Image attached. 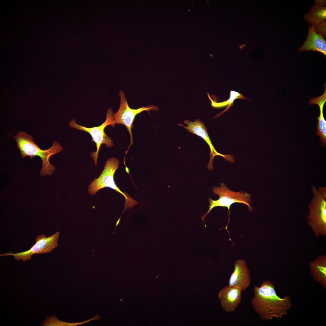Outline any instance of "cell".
Listing matches in <instances>:
<instances>
[{
  "label": "cell",
  "instance_id": "6da1fadb",
  "mask_svg": "<svg viewBox=\"0 0 326 326\" xmlns=\"http://www.w3.org/2000/svg\"><path fill=\"white\" fill-rule=\"evenodd\" d=\"M254 293L252 306L263 320L281 318L287 315L292 306L290 296L286 295L282 298L279 297L274 284L270 281L265 280L260 286H255Z\"/></svg>",
  "mask_w": 326,
  "mask_h": 326
},
{
  "label": "cell",
  "instance_id": "7a4b0ae2",
  "mask_svg": "<svg viewBox=\"0 0 326 326\" xmlns=\"http://www.w3.org/2000/svg\"><path fill=\"white\" fill-rule=\"evenodd\" d=\"M13 138L17 142V146L20 151L21 157L29 156L30 159L37 156L42 159V169L40 174V176H51L54 172L55 167L50 162V157L62 151L63 149L59 142L54 141L48 149L42 150L34 141L32 136L24 131L17 133Z\"/></svg>",
  "mask_w": 326,
  "mask_h": 326
},
{
  "label": "cell",
  "instance_id": "3957f363",
  "mask_svg": "<svg viewBox=\"0 0 326 326\" xmlns=\"http://www.w3.org/2000/svg\"><path fill=\"white\" fill-rule=\"evenodd\" d=\"M119 161L117 158L113 157L109 159L105 163L104 169L99 177L91 182V184L88 188V192L90 194L94 196L100 190L107 187L121 194L125 199L123 214L127 209L131 208L138 203L128 193L122 192L115 182L114 175L116 170L119 168Z\"/></svg>",
  "mask_w": 326,
  "mask_h": 326
},
{
  "label": "cell",
  "instance_id": "277c9868",
  "mask_svg": "<svg viewBox=\"0 0 326 326\" xmlns=\"http://www.w3.org/2000/svg\"><path fill=\"white\" fill-rule=\"evenodd\" d=\"M113 113L112 109L109 108L107 111L106 119L104 122L99 126L90 128L78 124L74 119H72L69 122V125L70 127L88 133L91 136L92 141L96 144L97 149L96 152H93L90 155L95 165L97 164L99 151L101 145L104 144L108 148H111L113 145V141L104 131V129L107 126L111 125L113 127L114 126L115 124L113 119Z\"/></svg>",
  "mask_w": 326,
  "mask_h": 326
},
{
  "label": "cell",
  "instance_id": "5b68a950",
  "mask_svg": "<svg viewBox=\"0 0 326 326\" xmlns=\"http://www.w3.org/2000/svg\"><path fill=\"white\" fill-rule=\"evenodd\" d=\"M220 186H214L213 187V193L219 195V198L217 200H213L211 198L209 199V209L205 215L201 217L203 221L204 220L206 215L213 208L216 206L226 207L229 210V215L230 206L235 203L245 204L248 206L249 210H252V208L249 204L252 200L251 194L245 191L237 192L232 191L224 183H220Z\"/></svg>",
  "mask_w": 326,
  "mask_h": 326
},
{
  "label": "cell",
  "instance_id": "8992f818",
  "mask_svg": "<svg viewBox=\"0 0 326 326\" xmlns=\"http://www.w3.org/2000/svg\"><path fill=\"white\" fill-rule=\"evenodd\" d=\"M60 234V233L57 231L53 235L47 237L45 235L42 234L36 237L35 243L29 250L16 253H13L12 252H7L1 254L0 256H13L16 261L22 260L25 261L30 260L34 254L49 253L57 247Z\"/></svg>",
  "mask_w": 326,
  "mask_h": 326
},
{
  "label": "cell",
  "instance_id": "52a82bcc",
  "mask_svg": "<svg viewBox=\"0 0 326 326\" xmlns=\"http://www.w3.org/2000/svg\"><path fill=\"white\" fill-rule=\"evenodd\" d=\"M119 95L120 99V106L117 111L113 113V119L115 124H123L127 128L130 137V144L129 148L133 144L132 128L136 116L143 111L157 110L158 108L157 106L151 105L143 107L136 109H132L129 107L125 95L123 91H119Z\"/></svg>",
  "mask_w": 326,
  "mask_h": 326
},
{
  "label": "cell",
  "instance_id": "ba28073f",
  "mask_svg": "<svg viewBox=\"0 0 326 326\" xmlns=\"http://www.w3.org/2000/svg\"><path fill=\"white\" fill-rule=\"evenodd\" d=\"M251 282L250 271L245 260L242 259L236 260L228 286L238 287L242 291H245L250 286Z\"/></svg>",
  "mask_w": 326,
  "mask_h": 326
},
{
  "label": "cell",
  "instance_id": "9c48e42d",
  "mask_svg": "<svg viewBox=\"0 0 326 326\" xmlns=\"http://www.w3.org/2000/svg\"><path fill=\"white\" fill-rule=\"evenodd\" d=\"M184 122L185 124L187 125V126H184L182 124L180 123L178 124L177 125L183 126L189 132L200 136L209 145L210 150V160L207 167L209 170L213 168V159L215 156H221L225 158L227 157L228 155H223L216 151L212 143L206 128L204 126V123L200 120L197 119L194 122L190 121L189 120H185Z\"/></svg>",
  "mask_w": 326,
  "mask_h": 326
},
{
  "label": "cell",
  "instance_id": "30bf717a",
  "mask_svg": "<svg viewBox=\"0 0 326 326\" xmlns=\"http://www.w3.org/2000/svg\"><path fill=\"white\" fill-rule=\"evenodd\" d=\"M242 291L237 286H225L222 288L218 296L222 309L227 313L235 311L241 302Z\"/></svg>",
  "mask_w": 326,
  "mask_h": 326
},
{
  "label": "cell",
  "instance_id": "8fae6325",
  "mask_svg": "<svg viewBox=\"0 0 326 326\" xmlns=\"http://www.w3.org/2000/svg\"><path fill=\"white\" fill-rule=\"evenodd\" d=\"M312 197L309 205V218L312 221L325 224L326 222V198L314 186L311 188Z\"/></svg>",
  "mask_w": 326,
  "mask_h": 326
},
{
  "label": "cell",
  "instance_id": "7c38bea8",
  "mask_svg": "<svg viewBox=\"0 0 326 326\" xmlns=\"http://www.w3.org/2000/svg\"><path fill=\"white\" fill-rule=\"evenodd\" d=\"M313 51L326 56V42L323 37L317 33L312 26H309L308 36L299 51Z\"/></svg>",
  "mask_w": 326,
  "mask_h": 326
},
{
  "label": "cell",
  "instance_id": "4fadbf2b",
  "mask_svg": "<svg viewBox=\"0 0 326 326\" xmlns=\"http://www.w3.org/2000/svg\"><path fill=\"white\" fill-rule=\"evenodd\" d=\"M325 1L316 0L315 4L304 16L305 20L313 26L325 21L326 19Z\"/></svg>",
  "mask_w": 326,
  "mask_h": 326
},
{
  "label": "cell",
  "instance_id": "5bb4252c",
  "mask_svg": "<svg viewBox=\"0 0 326 326\" xmlns=\"http://www.w3.org/2000/svg\"><path fill=\"white\" fill-rule=\"evenodd\" d=\"M311 273L313 280L326 288V268L324 260H317L311 264Z\"/></svg>",
  "mask_w": 326,
  "mask_h": 326
},
{
  "label": "cell",
  "instance_id": "9a60e30c",
  "mask_svg": "<svg viewBox=\"0 0 326 326\" xmlns=\"http://www.w3.org/2000/svg\"><path fill=\"white\" fill-rule=\"evenodd\" d=\"M324 103L321 102L318 104L320 110V115L318 118V121L317 133L320 137L322 145L325 147L326 144V121L324 118L323 107Z\"/></svg>",
  "mask_w": 326,
  "mask_h": 326
},
{
  "label": "cell",
  "instance_id": "2e32d148",
  "mask_svg": "<svg viewBox=\"0 0 326 326\" xmlns=\"http://www.w3.org/2000/svg\"><path fill=\"white\" fill-rule=\"evenodd\" d=\"M208 97L211 102V105L214 107L219 108L229 106L227 108L224 110V112L230 108L231 106L233 105L234 101L237 98L241 99H247L243 95L238 92L234 91H230V97L227 100L221 102L217 103L215 101H213L209 97V94H208Z\"/></svg>",
  "mask_w": 326,
  "mask_h": 326
},
{
  "label": "cell",
  "instance_id": "e0dca14e",
  "mask_svg": "<svg viewBox=\"0 0 326 326\" xmlns=\"http://www.w3.org/2000/svg\"><path fill=\"white\" fill-rule=\"evenodd\" d=\"M53 323L51 324V325L53 326H76L78 325H81L85 323H88L91 320H96L97 319L96 317L95 316L94 317L90 319L81 322H76L69 323L60 321L56 317H53Z\"/></svg>",
  "mask_w": 326,
  "mask_h": 326
},
{
  "label": "cell",
  "instance_id": "ac0fdd59",
  "mask_svg": "<svg viewBox=\"0 0 326 326\" xmlns=\"http://www.w3.org/2000/svg\"><path fill=\"white\" fill-rule=\"evenodd\" d=\"M312 26L315 31L318 34L326 37V21Z\"/></svg>",
  "mask_w": 326,
  "mask_h": 326
},
{
  "label": "cell",
  "instance_id": "d6986e66",
  "mask_svg": "<svg viewBox=\"0 0 326 326\" xmlns=\"http://www.w3.org/2000/svg\"><path fill=\"white\" fill-rule=\"evenodd\" d=\"M321 194L325 198H326V186L320 187L318 189Z\"/></svg>",
  "mask_w": 326,
  "mask_h": 326
},
{
  "label": "cell",
  "instance_id": "ffe728a7",
  "mask_svg": "<svg viewBox=\"0 0 326 326\" xmlns=\"http://www.w3.org/2000/svg\"><path fill=\"white\" fill-rule=\"evenodd\" d=\"M245 44H243V45H241L240 46H238V47L240 48L241 50H242L243 49V48L245 47Z\"/></svg>",
  "mask_w": 326,
  "mask_h": 326
}]
</instances>
